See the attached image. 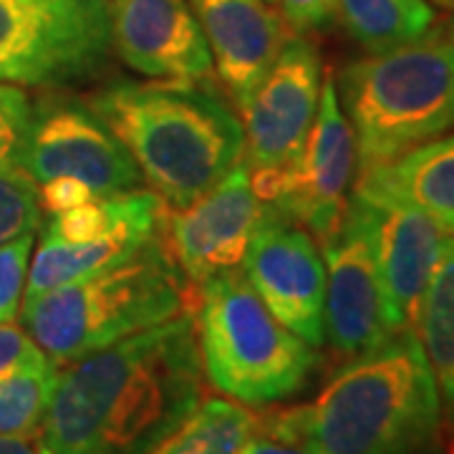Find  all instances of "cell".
I'll use <instances>...</instances> for the list:
<instances>
[{"label": "cell", "mask_w": 454, "mask_h": 454, "mask_svg": "<svg viewBox=\"0 0 454 454\" xmlns=\"http://www.w3.org/2000/svg\"><path fill=\"white\" fill-rule=\"evenodd\" d=\"M205 399L190 310L61 366L41 437L51 454H149Z\"/></svg>", "instance_id": "obj_1"}, {"label": "cell", "mask_w": 454, "mask_h": 454, "mask_svg": "<svg viewBox=\"0 0 454 454\" xmlns=\"http://www.w3.org/2000/svg\"><path fill=\"white\" fill-rule=\"evenodd\" d=\"M258 424L309 454L447 450L437 381L414 328L346 358L310 404L258 417Z\"/></svg>", "instance_id": "obj_2"}, {"label": "cell", "mask_w": 454, "mask_h": 454, "mask_svg": "<svg viewBox=\"0 0 454 454\" xmlns=\"http://www.w3.org/2000/svg\"><path fill=\"white\" fill-rule=\"evenodd\" d=\"M86 104L172 210L192 205L243 160V121L210 83L116 79Z\"/></svg>", "instance_id": "obj_3"}, {"label": "cell", "mask_w": 454, "mask_h": 454, "mask_svg": "<svg viewBox=\"0 0 454 454\" xmlns=\"http://www.w3.org/2000/svg\"><path fill=\"white\" fill-rule=\"evenodd\" d=\"M184 310V276L164 232L106 270L23 301L20 321L61 369Z\"/></svg>", "instance_id": "obj_4"}, {"label": "cell", "mask_w": 454, "mask_h": 454, "mask_svg": "<svg viewBox=\"0 0 454 454\" xmlns=\"http://www.w3.org/2000/svg\"><path fill=\"white\" fill-rule=\"evenodd\" d=\"M339 101L356 137L358 172L391 162L454 129V41L444 31L356 59Z\"/></svg>", "instance_id": "obj_5"}, {"label": "cell", "mask_w": 454, "mask_h": 454, "mask_svg": "<svg viewBox=\"0 0 454 454\" xmlns=\"http://www.w3.org/2000/svg\"><path fill=\"white\" fill-rule=\"evenodd\" d=\"M197 351L202 372L227 399L268 406L309 384L318 354L278 321L243 270H227L197 286Z\"/></svg>", "instance_id": "obj_6"}, {"label": "cell", "mask_w": 454, "mask_h": 454, "mask_svg": "<svg viewBox=\"0 0 454 454\" xmlns=\"http://www.w3.org/2000/svg\"><path fill=\"white\" fill-rule=\"evenodd\" d=\"M109 0H0V82L64 89L112 66Z\"/></svg>", "instance_id": "obj_7"}, {"label": "cell", "mask_w": 454, "mask_h": 454, "mask_svg": "<svg viewBox=\"0 0 454 454\" xmlns=\"http://www.w3.org/2000/svg\"><path fill=\"white\" fill-rule=\"evenodd\" d=\"M250 172V169H247ZM356 172V137L343 114L333 76L321 86V101L303 149L283 169L250 172L260 202L324 240L343 220Z\"/></svg>", "instance_id": "obj_8"}, {"label": "cell", "mask_w": 454, "mask_h": 454, "mask_svg": "<svg viewBox=\"0 0 454 454\" xmlns=\"http://www.w3.org/2000/svg\"><path fill=\"white\" fill-rule=\"evenodd\" d=\"M23 172L43 184L71 177L97 197L139 190L142 172L131 154L86 101L49 97L33 106Z\"/></svg>", "instance_id": "obj_9"}, {"label": "cell", "mask_w": 454, "mask_h": 454, "mask_svg": "<svg viewBox=\"0 0 454 454\" xmlns=\"http://www.w3.org/2000/svg\"><path fill=\"white\" fill-rule=\"evenodd\" d=\"M324 64L316 43L293 33L245 106V167L283 169L309 137L321 101Z\"/></svg>", "instance_id": "obj_10"}, {"label": "cell", "mask_w": 454, "mask_h": 454, "mask_svg": "<svg viewBox=\"0 0 454 454\" xmlns=\"http://www.w3.org/2000/svg\"><path fill=\"white\" fill-rule=\"evenodd\" d=\"M243 273L280 324L313 348L324 346L325 265L309 230L270 207L245 253Z\"/></svg>", "instance_id": "obj_11"}, {"label": "cell", "mask_w": 454, "mask_h": 454, "mask_svg": "<svg viewBox=\"0 0 454 454\" xmlns=\"http://www.w3.org/2000/svg\"><path fill=\"white\" fill-rule=\"evenodd\" d=\"M268 212L253 192L247 167L235 164L212 190L167 217L164 243L184 280L200 286L243 265Z\"/></svg>", "instance_id": "obj_12"}, {"label": "cell", "mask_w": 454, "mask_h": 454, "mask_svg": "<svg viewBox=\"0 0 454 454\" xmlns=\"http://www.w3.org/2000/svg\"><path fill=\"white\" fill-rule=\"evenodd\" d=\"M325 265V343L340 358H354L389 339L381 286L364 205L351 195L339 227L318 240Z\"/></svg>", "instance_id": "obj_13"}, {"label": "cell", "mask_w": 454, "mask_h": 454, "mask_svg": "<svg viewBox=\"0 0 454 454\" xmlns=\"http://www.w3.org/2000/svg\"><path fill=\"white\" fill-rule=\"evenodd\" d=\"M356 197L364 205L372 232L387 331L399 333L414 328L429 278L454 232L417 207L391 200Z\"/></svg>", "instance_id": "obj_14"}, {"label": "cell", "mask_w": 454, "mask_h": 454, "mask_svg": "<svg viewBox=\"0 0 454 454\" xmlns=\"http://www.w3.org/2000/svg\"><path fill=\"white\" fill-rule=\"evenodd\" d=\"M114 53L164 82H210L212 53L187 0H109Z\"/></svg>", "instance_id": "obj_15"}, {"label": "cell", "mask_w": 454, "mask_h": 454, "mask_svg": "<svg viewBox=\"0 0 454 454\" xmlns=\"http://www.w3.org/2000/svg\"><path fill=\"white\" fill-rule=\"evenodd\" d=\"M207 38L212 64L238 109H245L283 49L288 31L268 0H187Z\"/></svg>", "instance_id": "obj_16"}, {"label": "cell", "mask_w": 454, "mask_h": 454, "mask_svg": "<svg viewBox=\"0 0 454 454\" xmlns=\"http://www.w3.org/2000/svg\"><path fill=\"white\" fill-rule=\"evenodd\" d=\"M354 195L417 207L454 232V134L358 172Z\"/></svg>", "instance_id": "obj_17"}, {"label": "cell", "mask_w": 454, "mask_h": 454, "mask_svg": "<svg viewBox=\"0 0 454 454\" xmlns=\"http://www.w3.org/2000/svg\"><path fill=\"white\" fill-rule=\"evenodd\" d=\"M164 223H167V212L137 217L91 243H64L43 232L41 245L28 265L26 298L56 291L61 286L76 283L82 278L94 276L98 270H106L116 262L137 255L146 243L162 235Z\"/></svg>", "instance_id": "obj_18"}, {"label": "cell", "mask_w": 454, "mask_h": 454, "mask_svg": "<svg viewBox=\"0 0 454 454\" xmlns=\"http://www.w3.org/2000/svg\"><path fill=\"white\" fill-rule=\"evenodd\" d=\"M414 331L437 381L444 434L454 444V235L429 278Z\"/></svg>", "instance_id": "obj_19"}, {"label": "cell", "mask_w": 454, "mask_h": 454, "mask_svg": "<svg viewBox=\"0 0 454 454\" xmlns=\"http://www.w3.org/2000/svg\"><path fill=\"white\" fill-rule=\"evenodd\" d=\"M339 18L366 53L409 46L437 23L429 0H339Z\"/></svg>", "instance_id": "obj_20"}, {"label": "cell", "mask_w": 454, "mask_h": 454, "mask_svg": "<svg viewBox=\"0 0 454 454\" xmlns=\"http://www.w3.org/2000/svg\"><path fill=\"white\" fill-rule=\"evenodd\" d=\"M258 414L232 399L210 396L149 454H240Z\"/></svg>", "instance_id": "obj_21"}, {"label": "cell", "mask_w": 454, "mask_h": 454, "mask_svg": "<svg viewBox=\"0 0 454 454\" xmlns=\"http://www.w3.org/2000/svg\"><path fill=\"white\" fill-rule=\"evenodd\" d=\"M56 379V364L26 369L0 379V434L41 432Z\"/></svg>", "instance_id": "obj_22"}, {"label": "cell", "mask_w": 454, "mask_h": 454, "mask_svg": "<svg viewBox=\"0 0 454 454\" xmlns=\"http://www.w3.org/2000/svg\"><path fill=\"white\" fill-rule=\"evenodd\" d=\"M41 227L38 187L23 169L0 172V245Z\"/></svg>", "instance_id": "obj_23"}, {"label": "cell", "mask_w": 454, "mask_h": 454, "mask_svg": "<svg viewBox=\"0 0 454 454\" xmlns=\"http://www.w3.org/2000/svg\"><path fill=\"white\" fill-rule=\"evenodd\" d=\"M31 127V98L16 86L0 82V172L23 169Z\"/></svg>", "instance_id": "obj_24"}, {"label": "cell", "mask_w": 454, "mask_h": 454, "mask_svg": "<svg viewBox=\"0 0 454 454\" xmlns=\"http://www.w3.org/2000/svg\"><path fill=\"white\" fill-rule=\"evenodd\" d=\"M35 235H20L0 245V324H13L20 313V295L28 280Z\"/></svg>", "instance_id": "obj_25"}, {"label": "cell", "mask_w": 454, "mask_h": 454, "mask_svg": "<svg viewBox=\"0 0 454 454\" xmlns=\"http://www.w3.org/2000/svg\"><path fill=\"white\" fill-rule=\"evenodd\" d=\"M53 364L35 340L13 324H0V379Z\"/></svg>", "instance_id": "obj_26"}, {"label": "cell", "mask_w": 454, "mask_h": 454, "mask_svg": "<svg viewBox=\"0 0 454 454\" xmlns=\"http://www.w3.org/2000/svg\"><path fill=\"white\" fill-rule=\"evenodd\" d=\"M283 20L295 33L324 31L339 18V0H278Z\"/></svg>", "instance_id": "obj_27"}, {"label": "cell", "mask_w": 454, "mask_h": 454, "mask_svg": "<svg viewBox=\"0 0 454 454\" xmlns=\"http://www.w3.org/2000/svg\"><path fill=\"white\" fill-rule=\"evenodd\" d=\"M35 187H38L41 210H46L49 215H59V212L71 210V207H79V205L97 197L86 184H82L79 179L71 177L49 179L43 184H35Z\"/></svg>", "instance_id": "obj_28"}, {"label": "cell", "mask_w": 454, "mask_h": 454, "mask_svg": "<svg viewBox=\"0 0 454 454\" xmlns=\"http://www.w3.org/2000/svg\"><path fill=\"white\" fill-rule=\"evenodd\" d=\"M240 454H309V452H306L301 444L278 437V434L268 432V429H262V427L255 422V429H253V434H250V437L245 439Z\"/></svg>", "instance_id": "obj_29"}, {"label": "cell", "mask_w": 454, "mask_h": 454, "mask_svg": "<svg viewBox=\"0 0 454 454\" xmlns=\"http://www.w3.org/2000/svg\"><path fill=\"white\" fill-rule=\"evenodd\" d=\"M0 454H51L41 432L33 434H0Z\"/></svg>", "instance_id": "obj_30"}, {"label": "cell", "mask_w": 454, "mask_h": 454, "mask_svg": "<svg viewBox=\"0 0 454 454\" xmlns=\"http://www.w3.org/2000/svg\"><path fill=\"white\" fill-rule=\"evenodd\" d=\"M444 33H447V35L454 41V8H452V16H450V20H447V28H444Z\"/></svg>", "instance_id": "obj_31"}, {"label": "cell", "mask_w": 454, "mask_h": 454, "mask_svg": "<svg viewBox=\"0 0 454 454\" xmlns=\"http://www.w3.org/2000/svg\"><path fill=\"white\" fill-rule=\"evenodd\" d=\"M439 5H444V8H454V0H434Z\"/></svg>", "instance_id": "obj_32"}, {"label": "cell", "mask_w": 454, "mask_h": 454, "mask_svg": "<svg viewBox=\"0 0 454 454\" xmlns=\"http://www.w3.org/2000/svg\"><path fill=\"white\" fill-rule=\"evenodd\" d=\"M268 3H270V5H276V3H278V0H268Z\"/></svg>", "instance_id": "obj_33"}]
</instances>
